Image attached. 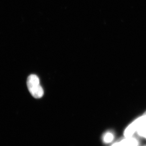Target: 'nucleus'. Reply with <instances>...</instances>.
I'll return each instance as SVG.
<instances>
[{
  "instance_id": "f03ea898",
  "label": "nucleus",
  "mask_w": 146,
  "mask_h": 146,
  "mask_svg": "<svg viewBox=\"0 0 146 146\" xmlns=\"http://www.w3.org/2000/svg\"><path fill=\"white\" fill-rule=\"evenodd\" d=\"M144 116H141L134 121L131 123L127 128L124 131V136L126 138L131 137L136 131H137L139 129L142 125L143 121Z\"/></svg>"
},
{
  "instance_id": "20e7f679",
  "label": "nucleus",
  "mask_w": 146,
  "mask_h": 146,
  "mask_svg": "<svg viewBox=\"0 0 146 146\" xmlns=\"http://www.w3.org/2000/svg\"><path fill=\"white\" fill-rule=\"evenodd\" d=\"M114 139V136L113 134L110 132H106L105 135H104L103 139L104 142L106 143H109L112 142Z\"/></svg>"
},
{
  "instance_id": "f257e3e1",
  "label": "nucleus",
  "mask_w": 146,
  "mask_h": 146,
  "mask_svg": "<svg viewBox=\"0 0 146 146\" xmlns=\"http://www.w3.org/2000/svg\"><path fill=\"white\" fill-rule=\"evenodd\" d=\"M27 86L31 94L36 99L43 97L44 92L40 84V80L35 74H31L27 79Z\"/></svg>"
},
{
  "instance_id": "423d86ee",
  "label": "nucleus",
  "mask_w": 146,
  "mask_h": 146,
  "mask_svg": "<svg viewBox=\"0 0 146 146\" xmlns=\"http://www.w3.org/2000/svg\"><path fill=\"white\" fill-rule=\"evenodd\" d=\"M145 138H146V137H145Z\"/></svg>"
},
{
  "instance_id": "7ed1b4c3",
  "label": "nucleus",
  "mask_w": 146,
  "mask_h": 146,
  "mask_svg": "<svg viewBox=\"0 0 146 146\" xmlns=\"http://www.w3.org/2000/svg\"><path fill=\"white\" fill-rule=\"evenodd\" d=\"M123 146H139V143L136 139L128 137L120 141Z\"/></svg>"
},
{
  "instance_id": "39448f33",
  "label": "nucleus",
  "mask_w": 146,
  "mask_h": 146,
  "mask_svg": "<svg viewBox=\"0 0 146 146\" xmlns=\"http://www.w3.org/2000/svg\"><path fill=\"white\" fill-rule=\"evenodd\" d=\"M112 146H123V145H122L120 141V142H117V143H114Z\"/></svg>"
}]
</instances>
